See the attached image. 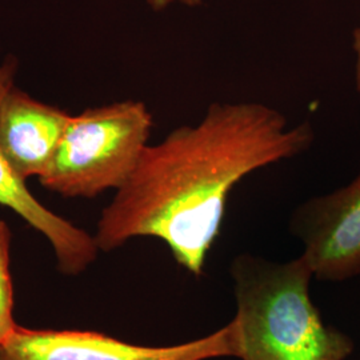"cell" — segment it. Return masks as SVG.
Listing matches in <instances>:
<instances>
[{
  "label": "cell",
  "mask_w": 360,
  "mask_h": 360,
  "mask_svg": "<svg viewBox=\"0 0 360 360\" xmlns=\"http://www.w3.org/2000/svg\"><path fill=\"white\" fill-rule=\"evenodd\" d=\"M314 141L309 122L290 127L267 104L214 102L196 124L144 148L101 215L96 245L112 251L135 238H156L180 267L199 278L232 190L257 169L309 151Z\"/></svg>",
  "instance_id": "6da1fadb"
},
{
  "label": "cell",
  "mask_w": 360,
  "mask_h": 360,
  "mask_svg": "<svg viewBox=\"0 0 360 360\" xmlns=\"http://www.w3.org/2000/svg\"><path fill=\"white\" fill-rule=\"evenodd\" d=\"M240 360H346L348 335L323 322L309 296L312 269L303 255L271 262L251 254L232 260Z\"/></svg>",
  "instance_id": "7a4b0ae2"
},
{
  "label": "cell",
  "mask_w": 360,
  "mask_h": 360,
  "mask_svg": "<svg viewBox=\"0 0 360 360\" xmlns=\"http://www.w3.org/2000/svg\"><path fill=\"white\" fill-rule=\"evenodd\" d=\"M154 127L139 101H122L72 116L40 184L65 198L119 190L138 166Z\"/></svg>",
  "instance_id": "3957f363"
},
{
  "label": "cell",
  "mask_w": 360,
  "mask_h": 360,
  "mask_svg": "<svg viewBox=\"0 0 360 360\" xmlns=\"http://www.w3.org/2000/svg\"><path fill=\"white\" fill-rule=\"evenodd\" d=\"M239 333L231 322L203 338L151 347L79 330H34L18 326L0 343V360H211L238 358Z\"/></svg>",
  "instance_id": "277c9868"
},
{
  "label": "cell",
  "mask_w": 360,
  "mask_h": 360,
  "mask_svg": "<svg viewBox=\"0 0 360 360\" xmlns=\"http://www.w3.org/2000/svg\"><path fill=\"white\" fill-rule=\"evenodd\" d=\"M291 232L303 243L314 278L345 282L360 275V172L333 193L296 208Z\"/></svg>",
  "instance_id": "5b68a950"
},
{
  "label": "cell",
  "mask_w": 360,
  "mask_h": 360,
  "mask_svg": "<svg viewBox=\"0 0 360 360\" xmlns=\"http://www.w3.org/2000/svg\"><path fill=\"white\" fill-rule=\"evenodd\" d=\"M71 115L13 86L0 101V154L22 180L51 165Z\"/></svg>",
  "instance_id": "8992f818"
},
{
  "label": "cell",
  "mask_w": 360,
  "mask_h": 360,
  "mask_svg": "<svg viewBox=\"0 0 360 360\" xmlns=\"http://www.w3.org/2000/svg\"><path fill=\"white\" fill-rule=\"evenodd\" d=\"M16 62L13 59L0 65V101L13 86ZM0 205L13 210L20 218L40 232L51 245L58 267L65 275H79L95 262L101 251L94 236L65 218L56 215L28 191L3 155L0 154Z\"/></svg>",
  "instance_id": "52a82bcc"
},
{
  "label": "cell",
  "mask_w": 360,
  "mask_h": 360,
  "mask_svg": "<svg viewBox=\"0 0 360 360\" xmlns=\"http://www.w3.org/2000/svg\"><path fill=\"white\" fill-rule=\"evenodd\" d=\"M13 319V284L11 276V231L0 220V343L18 328Z\"/></svg>",
  "instance_id": "ba28073f"
},
{
  "label": "cell",
  "mask_w": 360,
  "mask_h": 360,
  "mask_svg": "<svg viewBox=\"0 0 360 360\" xmlns=\"http://www.w3.org/2000/svg\"><path fill=\"white\" fill-rule=\"evenodd\" d=\"M352 51L355 53V70H354L355 90L360 96V27H356L352 32Z\"/></svg>",
  "instance_id": "9c48e42d"
},
{
  "label": "cell",
  "mask_w": 360,
  "mask_h": 360,
  "mask_svg": "<svg viewBox=\"0 0 360 360\" xmlns=\"http://www.w3.org/2000/svg\"><path fill=\"white\" fill-rule=\"evenodd\" d=\"M147 4L154 10V11H163L166 10L167 7H169V4L174 1V0H146Z\"/></svg>",
  "instance_id": "30bf717a"
},
{
  "label": "cell",
  "mask_w": 360,
  "mask_h": 360,
  "mask_svg": "<svg viewBox=\"0 0 360 360\" xmlns=\"http://www.w3.org/2000/svg\"><path fill=\"white\" fill-rule=\"evenodd\" d=\"M179 1L183 6H186V7L196 8V7H200L205 0H179Z\"/></svg>",
  "instance_id": "8fae6325"
}]
</instances>
